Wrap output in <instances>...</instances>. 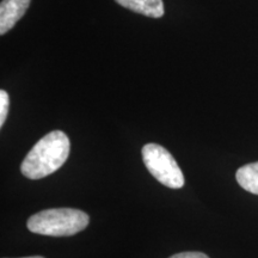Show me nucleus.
<instances>
[{"label":"nucleus","instance_id":"1","mask_svg":"<svg viewBox=\"0 0 258 258\" xmlns=\"http://www.w3.org/2000/svg\"><path fill=\"white\" fill-rule=\"evenodd\" d=\"M70 139L63 132L53 131L44 135L24 158L21 170L30 179H41L55 172L70 156Z\"/></svg>","mask_w":258,"mask_h":258},{"label":"nucleus","instance_id":"2","mask_svg":"<svg viewBox=\"0 0 258 258\" xmlns=\"http://www.w3.org/2000/svg\"><path fill=\"white\" fill-rule=\"evenodd\" d=\"M89 215L74 208H51L31 215L27 222L32 233L50 237H70L88 227Z\"/></svg>","mask_w":258,"mask_h":258},{"label":"nucleus","instance_id":"3","mask_svg":"<svg viewBox=\"0 0 258 258\" xmlns=\"http://www.w3.org/2000/svg\"><path fill=\"white\" fill-rule=\"evenodd\" d=\"M141 154L145 166L158 182L171 189H180L184 185L182 170L166 148L158 144H147Z\"/></svg>","mask_w":258,"mask_h":258},{"label":"nucleus","instance_id":"4","mask_svg":"<svg viewBox=\"0 0 258 258\" xmlns=\"http://www.w3.org/2000/svg\"><path fill=\"white\" fill-rule=\"evenodd\" d=\"M31 0H3L0 4V34L5 35L27 12Z\"/></svg>","mask_w":258,"mask_h":258},{"label":"nucleus","instance_id":"5","mask_svg":"<svg viewBox=\"0 0 258 258\" xmlns=\"http://www.w3.org/2000/svg\"><path fill=\"white\" fill-rule=\"evenodd\" d=\"M115 2L131 11L151 18L163 17L165 12L163 0H115Z\"/></svg>","mask_w":258,"mask_h":258},{"label":"nucleus","instance_id":"6","mask_svg":"<svg viewBox=\"0 0 258 258\" xmlns=\"http://www.w3.org/2000/svg\"><path fill=\"white\" fill-rule=\"evenodd\" d=\"M235 178L244 190L258 195V161L239 167L235 173Z\"/></svg>","mask_w":258,"mask_h":258},{"label":"nucleus","instance_id":"7","mask_svg":"<svg viewBox=\"0 0 258 258\" xmlns=\"http://www.w3.org/2000/svg\"><path fill=\"white\" fill-rule=\"evenodd\" d=\"M9 105H10V99L9 95L5 90L0 91V125H4L6 116L9 112Z\"/></svg>","mask_w":258,"mask_h":258},{"label":"nucleus","instance_id":"8","mask_svg":"<svg viewBox=\"0 0 258 258\" xmlns=\"http://www.w3.org/2000/svg\"><path fill=\"white\" fill-rule=\"evenodd\" d=\"M170 258H209L207 254L203 252H194V251H190V252H180L176 253Z\"/></svg>","mask_w":258,"mask_h":258},{"label":"nucleus","instance_id":"9","mask_svg":"<svg viewBox=\"0 0 258 258\" xmlns=\"http://www.w3.org/2000/svg\"><path fill=\"white\" fill-rule=\"evenodd\" d=\"M24 258H44L42 256H31V257H24Z\"/></svg>","mask_w":258,"mask_h":258}]
</instances>
